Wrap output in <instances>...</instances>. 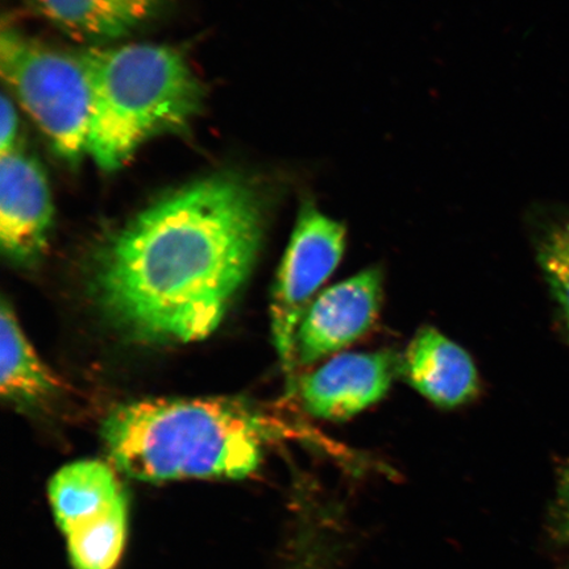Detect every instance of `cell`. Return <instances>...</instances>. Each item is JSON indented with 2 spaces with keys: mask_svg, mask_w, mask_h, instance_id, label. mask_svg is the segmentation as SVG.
Segmentation results:
<instances>
[{
  "mask_svg": "<svg viewBox=\"0 0 569 569\" xmlns=\"http://www.w3.org/2000/svg\"><path fill=\"white\" fill-rule=\"evenodd\" d=\"M4 81L59 158L76 167L88 153L90 89L80 56L4 30L0 39Z\"/></svg>",
  "mask_w": 569,
  "mask_h": 569,
  "instance_id": "cell-4",
  "label": "cell"
},
{
  "mask_svg": "<svg viewBox=\"0 0 569 569\" xmlns=\"http://www.w3.org/2000/svg\"><path fill=\"white\" fill-rule=\"evenodd\" d=\"M80 57L91 101L88 154L104 172L123 168L146 141L181 131L201 112L202 83L172 47L91 48Z\"/></svg>",
  "mask_w": 569,
  "mask_h": 569,
  "instance_id": "cell-3",
  "label": "cell"
},
{
  "mask_svg": "<svg viewBox=\"0 0 569 569\" xmlns=\"http://www.w3.org/2000/svg\"><path fill=\"white\" fill-rule=\"evenodd\" d=\"M401 372L418 393L439 408H458L471 401L479 390L471 356L431 327L411 340Z\"/></svg>",
  "mask_w": 569,
  "mask_h": 569,
  "instance_id": "cell-9",
  "label": "cell"
},
{
  "mask_svg": "<svg viewBox=\"0 0 569 569\" xmlns=\"http://www.w3.org/2000/svg\"><path fill=\"white\" fill-rule=\"evenodd\" d=\"M42 16L74 38L119 39L144 23L163 0H36Z\"/></svg>",
  "mask_w": 569,
  "mask_h": 569,
  "instance_id": "cell-12",
  "label": "cell"
},
{
  "mask_svg": "<svg viewBox=\"0 0 569 569\" xmlns=\"http://www.w3.org/2000/svg\"><path fill=\"white\" fill-rule=\"evenodd\" d=\"M19 116L11 99L6 94L2 96L0 103V152L2 154L19 148Z\"/></svg>",
  "mask_w": 569,
  "mask_h": 569,
  "instance_id": "cell-16",
  "label": "cell"
},
{
  "mask_svg": "<svg viewBox=\"0 0 569 569\" xmlns=\"http://www.w3.org/2000/svg\"><path fill=\"white\" fill-rule=\"evenodd\" d=\"M266 199L252 181L219 173L160 199L106 243L96 297L107 318L146 343L208 338L260 251Z\"/></svg>",
  "mask_w": 569,
  "mask_h": 569,
  "instance_id": "cell-1",
  "label": "cell"
},
{
  "mask_svg": "<svg viewBox=\"0 0 569 569\" xmlns=\"http://www.w3.org/2000/svg\"><path fill=\"white\" fill-rule=\"evenodd\" d=\"M549 530L555 542L569 543V462L559 473L550 510Z\"/></svg>",
  "mask_w": 569,
  "mask_h": 569,
  "instance_id": "cell-15",
  "label": "cell"
},
{
  "mask_svg": "<svg viewBox=\"0 0 569 569\" xmlns=\"http://www.w3.org/2000/svg\"><path fill=\"white\" fill-rule=\"evenodd\" d=\"M346 249V229L311 201H305L274 283L270 319L284 372H293L296 339L312 297L337 269Z\"/></svg>",
  "mask_w": 569,
  "mask_h": 569,
  "instance_id": "cell-5",
  "label": "cell"
},
{
  "mask_svg": "<svg viewBox=\"0 0 569 569\" xmlns=\"http://www.w3.org/2000/svg\"><path fill=\"white\" fill-rule=\"evenodd\" d=\"M382 300V273L368 268L323 291L305 312L296 339V361L312 365L365 336Z\"/></svg>",
  "mask_w": 569,
  "mask_h": 569,
  "instance_id": "cell-7",
  "label": "cell"
},
{
  "mask_svg": "<svg viewBox=\"0 0 569 569\" xmlns=\"http://www.w3.org/2000/svg\"><path fill=\"white\" fill-rule=\"evenodd\" d=\"M123 498L126 495L117 473L99 460L71 462L49 482V500L63 533Z\"/></svg>",
  "mask_w": 569,
  "mask_h": 569,
  "instance_id": "cell-11",
  "label": "cell"
},
{
  "mask_svg": "<svg viewBox=\"0 0 569 569\" xmlns=\"http://www.w3.org/2000/svg\"><path fill=\"white\" fill-rule=\"evenodd\" d=\"M400 369L389 351L338 356L302 380L305 408L317 418L345 421L379 402Z\"/></svg>",
  "mask_w": 569,
  "mask_h": 569,
  "instance_id": "cell-8",
  "label": "cell"
},
{
  "mask_svg": "<svg viewBox=\"0 0 569 569\" xmlns=\"http://www.w3.org/2000/svg\"><path fill=\"white\" fill-rule=\"evenodd\" d=\"M53 202L40 162L20 147L0 160V246L7 259L31 266L41 258L53 223Z\"/></svg>",
  "mask_w": 569,
  "mask_h": 569,
  "instance_id": "cell-6",
  "label": "cell"
},
{
  "mask_svg": "<svg viewBox=\"0 0 569 569\" xmlns=\"http://www.w3.org/2000/svg\"><path fill=\"white\" fill-rule=\"evenodd\" d=\"M272 433L260 412L227 398L126 403L102 429L120 471L147 482L247 478Z\"/></svg>",
  "mask_w": 569,
  "mask_h": 569,
  "instance_id": "cell-2",
  "label": "cell"
},
{
  "mask_svg": "<svg viewBox=\"0 0 569 569\" xmlns=\"http://www.w3.org/2000/svg\"><path fill=\"white\" fill-rule=\"evenodd\" d=\"M538 261L559 306L569 345V216L547 227L538 241Z\"/></svg>",
  "mask_w": 569,
  "mask_h": 569,
  "instance_id": "cell-14",
  "label": "cell"
},
{
  "mask_svg": "<svg viewBox=\"0 0 569 569\" xmlns=\"http://www.w3.org/2000/svg\"><path fill=\"white\" fill-rule=\"evenodd\" d=\"M127 517L123 498L66 532L74 569H116L124 550Z\"/></svg>",
  "mask_w": 569,
  "mask_h": 569,
  "instance_id": "cell-13",
  "label": "cell"
},
{
  "mask_svg": "<svg viewBox=\"0 0 569 569\" xmlns=\"http://www.w3.org/2000/svg\"><path fill=\"white\" fill-rule=\"evenodd\" d=\"M0 391L6 401L34 408L59 393L61 381L36 353L6 300L0 308Z\"/></svg>",
  "mask_w": 569,
  "mask_h": 569,
  "instance_id": "cell-10",
  "label": "cell"
}]
</instances>
